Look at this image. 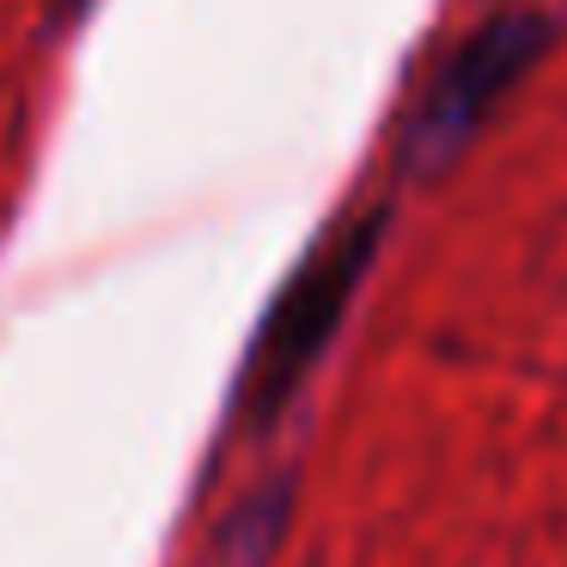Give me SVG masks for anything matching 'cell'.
<instances>
[]
</instances>
